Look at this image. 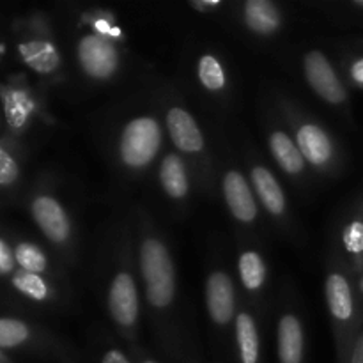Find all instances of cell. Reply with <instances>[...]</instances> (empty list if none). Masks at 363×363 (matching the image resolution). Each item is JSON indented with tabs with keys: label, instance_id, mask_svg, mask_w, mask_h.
Segmentation results:
<instances>
[{
	"label": "cell",
	"instance_id": "obj_1",
	"mask_svg": "<svg viewBox=\"0 0 363 363\" xmlns=\"http://www.w3.org/2000/svg\"><path fill=\"white\" fill-rule=\"evenodd\" d=\"M138 273L144 282L145 301L151 311L165 314L176 301V264L165 241L145 234L138 247Z\"/></svg>",
	"mask_w": 363,
	"mask_h": 363
},
{
	"label": "cell",
	"instance_id": "obj_2",
	"mask_svg": "<svg viewBox=\"0 0 363 363\" xmlns=\"http://www.w3.org/2000/svg\"><path fill=\"white\" fill-rule=\"evenodd\" d=\"M325 296L339 339L340 362L347 363L357 342L354 330L358 326V298L346 272L332 269L328 273L325 280Z\"/></svg>",
	"mask_w": 363,
	"mask_h": 363
},
{
	"label": "cell",
	"instance_id": "obj_3",
	"mask_svg": "<svg viewBox=\"0 0 363 363\" xmlns=\"http://www.w3.org/2000/svg\"><path fill=\"white\" fill-rule=\"evenodd\" d=\"M163 145V128L152 116H137L128 121L119 135V160L124 169L144 172L158 158Z\"/></svg>",
	"mask_w": 363,
	"mask_h": 363
},
{
	"label": "cell",
	"instance_id": "obj_4",
	"mask_svg": "<svg viewBox=\"0 0 363 363\" xmlns=\"http://www.w3.org/2000/svg\"><path fill=\"white\" fill-rule=\"evenodd\" d=\"M108 314L123 335L133 337L140 318V296H138L137 280L130 268H121L116 272L108 284L106 293Z\"/></svg>",
	"mask_w": 363,
	"mask_h": 363
},
{
	"label": "cell",
	"instance_id": "obj_5",
	"mask_svg": "<svg viewBox=\"0 0 363 363\" xmlns=\"http://www.w3.org/2000/svg\"><path fill=\"white\" fill-rule=\"evenodd\" d=\"M77 59L89 78L106 82L119 71L121 53L116 41L99 32H87L78 39Z\"/></svg>",
	"mask_w": 363,
	"mask_h": 363
},
{
	"label": "cell",
	"instance_id": "obj_6",
	"mask_svg": "<svg viewBox=\"0 0 363 363\" xmlns=\"http://www.w3.org/2000/svg\"><path fill=\"white\" fill-rule=\"evenodd\" d=\"M294 142L307 165L328 172L339 165V147L332 135L314 121H294Z\"/></svg>",
	"mask_w": 363,
	"mask_h": 363
},
{
	"label": "cell",
	"instance_id": "obj_7",
	"mask_svg": "<svg viewBox=\"0 0 363 363\" xmlns=\"http://www.w3.org/2000/svg\"><path fill=\"white\" fill-rule=\"evenodd\" d=\"M303 74L312 91L323 101L330 103L333 106H342L350 99L346 85L339 78L335 67L332 66L328 57L319 52V50H312V52L305 53Z\"/></svg>",
	"mask_w": 363,
	"mask_h": 363
},
{
	"label": "cell",
	"instance_id": "obj_8",
	"mask_svg": "<svg viewBox=\"0 0 363 363\" xmlns=\"http://www.w3.org/2000/svg\"><path fill=\"white\" fill-rule=\"evenodd\" d=\"M30 215L43 236L55 247H67L73 236L69 215L57 197L39 194L30 202Z\"/></svg>",
	"mask_w": 363,
	"mask_h": 363
},
{
	"label": "cell",
	"instance_id": "obj_9",
	"mask_svg": "<svg viewBox=\"0 0 363 363\" xmlns=\"http://www.w3.org/2000/svg\"><path fill=\"white\" fill-rule=\"evenodd\" d=\"M165 126L174 147L188 158H202L206 155V138L195 117L184 106L172 105L165 112Z\"/></svg>",
	"mask_w": 363,
	"mask_h": 363
},
{
	"label": "cell",
	"instance_id": "obj_10",
	"mask_svg": "<svg viewBox=\"0 0 363 363\" xmlns=\"http://www.w3.org/2000/svg\"><path fill=\"white\" fill-rule=\"evenodd\" d=\"M206 308L208 315L218 328H227L236 319V287L230 275L223 269H215L206 279Z\"/></svg>",
	"mask_w": 363,
	"mask_h": 363
},
{
	"label": "cell",
	"instance_id": "obj_11",
	"mask_svg": "<svg viewBox=\"0 0 363 363\" xmlns=\"http://www.w3.org/2000/svg\"><path fill=\"white\" fill-rule=\"evenodd\" d=\"M222 194L227 209L241 225H254L257 222V197L250 181L238 169H229L222 176Z\"/></svg>",
	"mask_w": 363,
	"mask_h": 363
},
{
	"label": "cell",
	"instance_id": "obj_12",
	"mask_svg": "<svg viewBox=\"0 0 363 363\" xmlns=\"http://www.w3.org/2000/svg\"><path fill=\"white\" fill-rule=\"evenodd\" d=\"M0 101H2L7 126L14 133H21L27 130L32 117L35 116V110H38L32 92L25 85L0 84Z\"/></svg>",
	"mask_w": 363,
	"mask_h": 363
},
{
	"label": "cell",
	"instance_id": "obj_13",
	"mask_svg": "<svg viewBox=\"0 0 363 363\" xmlns=\"http://www.w3.org/2000/svg\"><path fill=\"white\" fill-rule=\"evenodd\" d=\"M250 184L254 186V194L262 208L273 218H284L287 213V199L280 186L279 179L268 167L261 163H252L250 167Z\"/></svg>",
	"mask_w": 363,
	"mask_h": 363
},
{
	"label": "cell",
	"instance_id": "obj_14",
	"mask_svg": "<svg viewBox=\"0 0 363 363\" xmlns=\"http://www.w3.org/2000/svg\"><path fill=\"white\" fill-rule=\"evenodd\" d=\"M277 354H279V363H305L303 323L293 312H286L279 319Z\"/></svg>",
	"mask_w": 363,
	"mask_h": 363
},
{
	"label": "cell",
	"instance_id": "obj_15",
	"mask_svg": "<svg viewBox=\"0 0 363 363\" xmlns=\"http://www.w3.org/2000/svg\"><path fill=\"white\" fill-rule=\"evenodd\" d=\"M158 181L167 197L176 202L186 201L191 190V181L183 156L177 152H167L160 162Z\"/></svg>",
	"mask_w": 363,
	"mask_h": 363
},
{
	"label": "cell",
	"instance_id": "obj_16",
	"mask_svg": "<svg viewBox=\"0 0 363 363\" xmlns=\"http://www.w3.org/2000/svg\"><path fill=\"white\" fill-rule=\"evenodd\" d=\"M18 55L38 74H52L60 67V53L55 43L46 38L25 39L18 45Z\"/></svg>",
	"mask_w": 363,
	"mask_h": 363
},
{
	"label": "cell",
	"instance_id": "obj_17",
	"mask_svg": "<svg viewBox=\"0 0 363 363\" xmlns=\"http://www.w3.org/2000/svg\"><path fill=\"white\" fill-rule=\"evenodd\" d=\"M268 147L277 165L291 177H300L307 172V162L301 156L296 142L287 131L272 130L268 137Z\"/></svg>",
	"mask_w": 363,
	"mask_h": 363
},
{
	"label": "cell",
	"instance_id": "obj_18",
	"mask_svg": "<svg viewBox=\"0 0 363 363\" xmlns=\"http://www.w3.org/2000/svg\"><path fill=\"white\" fill-rule=\"evenodd\" d=\"M245 27L255 35H273L282 27V13L272 0H248L243 4Z\"/></svg>",
	"mask_w": 363,
	"mask_h": 363
},
{
	"label": "cell",
	"instance_id": "obj_19",
	"mask_svg": "<svg viewBox=\"0 0 363 363\" xmlns=\"http://www.w3.org/2000/svg\"><path fill=\"white\" fill-rule=\"evenodd\" d=\"M238 363H261V335L257 321L248 311L238 312L234 319Z\"/></svg>",
	"mask_w": 363,
	"mask_h": 363
},
{
	"label": "cell",
	"instance_id": "obj_20",
	"mask_svg": "<svg viewBox=\"0 0 363 363\" xmlns=\"http://www.w3.org/2000/svg\"><path fill=\"white\" fill-rule=\"evenodd\" d=\"M238 275H240L241 286L247 293L257 294L266 284L268 266L257 250H254V248L243 250L238 259Z\"/></svg>",
	"mask_w": 363,
	"mask_h": 363
},
{
	"label": "cell",
	"instance_id": "obj_21",
	"mask_svg": "<svg viewBox=\"0 0 363 363\" xmlns=\"http://www.w3.org/2000/svg\"><path fill=\"white\" fill-rule=\"evenodd\" d=\"M11 284L21 296L35 301V303H46V301H52L55 298V289L45 275L16 269L11 275Z\"/></svg>",
	"mask_w": 363,
	"mask_h": 363
},
{
	"label": "cell",
	"instance_id": "obj_22",
	"mask_svg": "<svg viewBox=\"0 0 363 363\" xmlns=\"http://www.w3.org/2000/svg\"><path fill=\"white\" fill-rule=\"evenodd\" d=\"M342 248L354 272L363 269V206L347 218L342 227Z\"/></svg>",
	"mask_w": 363,
	"mask_h": 363
},
{
	"label": "cell",
	"instance_id": "obj_23",
	"mask_svg": "<svg viewBox=\"0 0 363 363\" xmlns=\"http://www.w3.org/2000/svg\"><path fill=\"white\" fill-rule=\"evenodd\" d=\"M199 84L211 94L223 92L227 87V71L215 53H204L197 62Z\"/></svg>",
	"mask_w": 363,
	"mask_h": 363
},
{
	"label": "cell",
	"instance_id": "obj_24",
	"mask_svg": "<svg viewBox=\"0 0 363 363\" xmlns=\"http://www.w3.org/2000/svg\"><path fill=\"white\" fill-rule=\"evenodd\" d=\"M34 340L32 328L16 318H0V350H18Z\"/></svg>",
	"mask_w": 363,
	"mask_h": 363
},
{
	"label": "cell",
	"instance_id": "obj_25",
	"mask_svg": "<svg viewBox=\"0 0 363 363\" xmlns=\"http://www.w3.org/2000/svg\"><path fill=\"white\" fill-rule=\"evenodd\" d=\"M14 259H16L18 268L23 272L38 273V275H45L48 272V255L39 245L32 241H20L14 245Z\"/></svg>",
	"mask_w": 363,
	"mask_h": 363
},
{
	"label": "cell",
	"instance_id": "obj_26",
	"mask_svg": "<svg viewBox=\"0 0 363 363\" xmlns=\"http://www.w3.org/2000/svg\"><path fill=\"white\" fill-rule=\"evenodd\" d=\"M20 163L6 145L0 144V186H13L20 179Z\"/></svg>",
	"mask_w": 363,
	"mask_h": 363
},
{
	"label": "cell",
	"instance_id": "obj_27",
	"mask_svg": "<svg viewBox=\"0 0 363 363\" xmlns=\"http://www.w3.org/2000/svg\"><path fill=\"white\" fill-rule=\"evenodd\" d=\"M18 264L14 259V248L7 243L4 238H0V277L13 275L16 272Z\"/></svg>",
	"mask_w": 363,
	"mask_h": 363
},
{
	"label": "cell",
	"instance_id": "obj_28",
	"mask_svg": "<svg viewBox=\"0 0 363 363\" xmlns=\"http://www.w3.org/2000/svg\"><path fill=\"white\" fill-rule=\"evenodd\" d=\"M346 74L347 80H350L354 87L363 89V55H354L347 59Z\"/></svg>",
	"mask_w": 363,
	"mask_h": 363
},
{
	"label": "cell",
	"instance_id": "obj_29",
	"mask_svg": "<svg viewBox=\"0 0 363 363\" xmlns=\"http://www.w3.org/2000/svg\"><path fill=\"white\" fill-rule=\"evenodd\" d=\"M101 363H133V362H131V358L128 357L123 350L112 346L101 354Z\"/></svg>",
	"mask_w": 363,
	"mask_h": 363
},
{
	"label": "cell",
	"instance_id": "obj_30",
	"mask_svg": "<svg viewBox=\"0 0 363 363\" xmlns=\"http://www.w3.org/2000/svg\"><path fill=\"white\" fill-rule=\"evenodd\" d=\"M190 6L194 7V9L202 11V13H208L209 9H215V7H220V6H222V4H220V2H204V0H197V2H190Z\"/></svg>",
	"mask_w": 363,
	"mask_h": 363
},
{
	"label": "cell",
	"instance_id": "obj_31",
	"mask_svg": "<svg viewBox=\"0 0 363 363\" xmlns=\"http://www.w3.org/2000/svg\"><path fill=\"white\" fill-rule=\"evenodd\" d=\"M135 358H137V363H160V362H156L155 358L147 357V354H144V353H137L135 354Z\"/></svg>",
	"mask_w": 363,
	"mask_h": 363
},
{
	"label": "cell",
	"instance_id": "obj_32",
	"mask_svg": "<svg viewBox=\"0 0 363 363\" xmlns=\"http://www.w3.org/2000/svg\"><path fill=\"white\" fill-rule=\"evenodd\" d=\"M357 293H358V300L363 301V269L360 272V275H358V280H357Z\"/></svg>",
	"mask_w": 363,
	"mask_h": 363
},
{
	"label": "cell",
	"instance_id": "obj_33",
	"mask_svg": "<svg viewBox=\"0 0 363 363\" xmlns=\"http://www.w3.org/2000/svg\"><path fill=\"white\" fill-rule=\"evenodd\" d=\"M0 363H13V360H11V358L7 357L2 350H0Z\"/></svg>",
	"mask_w": 363,
	"mask_h": 363
},
{
	"label": "cell",
	"instance_id": "obj_34",
	"mask_svg": "<svg viewBox=\"0 0 363 363\" xmlns=\"http://www.w3.org/2000/svg\"><path fill=\"white\" fill-rule=\"evenodd\" d=\"M353 6L358 7V9H363V0H354Z\"/></svg>",
	"mask_w": 363,
	"mask_h": 363
},
{
	"label": "cell",
	"instance_id": "obj_35",
	"mask_svg": "<svg viewBox=\"0 0 363 363\" xmlns=\"http://www.w3.org/2000/svg\"><path fill=\"white\" fill-rule=\"evenodd\" d=\"M362 46H363V41H362Z\"/></svg>",
	"mask_w": 363,
	"mask_h": 363
}]
</instances>
